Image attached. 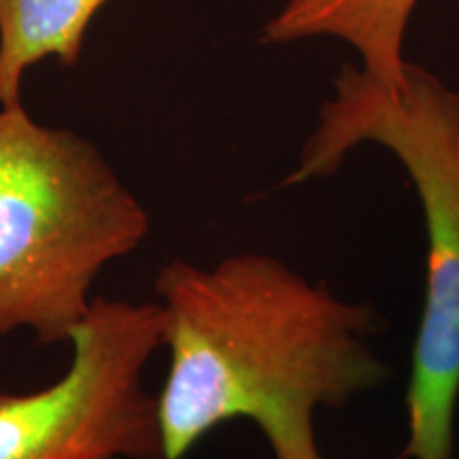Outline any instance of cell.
Masks as SVG:
<instances>
[{
    "instance_id": "obj_4",
    "label": "cell",
    "mask_w": 459,
    "mask_h": 459,
    "mask_svg": "<svg viewBox=\"0 0 459 459\" xmlns=\"http://www.w3.org/2000/svg\"><path fill=\"white\" fill-rule=\"evenodd\" d=\"M51 385L0 394V459H162L156 395L143 375L162 349L158 302L96 298Z\"/></svg>"
},
{
    "instance_id": "obj_1",
    "label": "cell",
    "mask_w": 459,
    "mask_h": 459,
    "mask_svg": "<svg viewBox=\"0 0 459 459\" xmlns=\"http://www.w3.org/2000/svg\"><path fill=\"white\" fill-rule=\"evenodd\" d=\"M169 372L156 395L162 459H186L204 436L249 419L274 459H324L317 409H341L387 381L370 338V304L341 300L279 257L238 254L213 266L160 268Z\"/></svg>"
},
{
    "instance_id": "obj_2",
    "label": "cell",
    "mask_w": 459,
    "mask_h": 459,
    "mask_svg": "<svg viewBox=\"0 0 459 459\" xmlns=\"http://www.w3.org/2000/svg\"><path fill=\"white\" fill-rule=\"evenodd\" d=\"M361 145L387 149L421 200L428 234L426 300L406 387L409 440L400 459H453L459 402V94L406 65L398 94L344 65L334 94L283 186L325 179Z\"/></svg>"
},
{
    "instance_id": "obj_5",
    "label": "cell",
    "mask_w": 459,
    "mask_h": 459,
    "mask_svg": "<svg viewBox=\"0 0 459 459\" xmlns=\"http://www.w3.org/2000/svg\"><path fill=\"white\" fill-rule=\"evenodd\" d=\"M419 0H287L262 28V43L287 45L328 37L359 56V68L383 90L404 85V39Z\"/></svg>"
},
{
    "instance_id": "obj_6",
    "label": "cell",
    "mask_w": 459,
    "mask_h": 459,
    "mask_svg": "<svg viewBox=\"0 0 459 459\" xmlns=\"http://www.w3.org/2000/svg\"><path fill=\"white\" fill-rule=\"evenodd\" d=\"M108 0H0V107L22 102L28 68L56 57L77 66L85 34Z\"/></svg>"
},
{
    "instance_id": "obj_3",
    "label": "cell",
    "mask_w": 459,
    "mask_h": 459,
    "mask_svg": "<svg viewBox=\"0 0 459 459\" xmlns=\"http://www.w3.org/2000/svg\"><path fill=\"white\" fill-rule=\"evenodd\" d=\"M141 200L73 130L0 107V336L71 342L91 287L149 234Z\"/></svg>"
}]
</instances>
